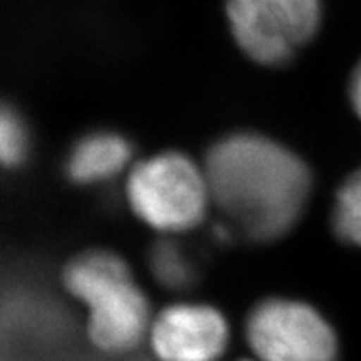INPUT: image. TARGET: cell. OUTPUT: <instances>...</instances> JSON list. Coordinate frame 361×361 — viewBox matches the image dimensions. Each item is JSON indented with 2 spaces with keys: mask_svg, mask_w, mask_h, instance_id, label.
I'll return each mask as SVG.
<instances>
[{
  "mask_svg": "<svg viewBox=\"0 0 361 361\" xmlns=\"http://www.w3.org/2000/svg\"><path fill=\"white\" fill-rule=\"evenodd\" d=\"M246 341L257 361H339L334 326L299 299L259 301L246 319Z\"/></svg>",
  "mask_w": 361,
  "mask_h": 361,
  "instance_id": "obj_5",
  "label": "cell"
},
{
  "mask_svg": "<svg viewBox=\"0 0 361 361\" xmlns=\"http://www.w3.org/2000/svg\"><path fill=\"white\" fill-rule=\"evenodd\" d=\"M229 32L246 57L284 66L316 37L323 0H228Z\"/></svg>",
  "mask_w": 361,
  "mask_h": 361,
  "instance_id": "obj_4",
  "label": "cell"
},
{
  "mask_svg": "<svg viewBox=\"0 0 361 361\" xmlns=\"http://www.w3.org/2000/svg\"><path fill=\"white\" fill-rule=\"evenodd\" d=\"M231 330L219 308L180 301L152 317L147 343L158 361H220Z\"/></svg>",
  "mask_w": 361,
  "mask_h": 361,
  "instance_id": "obj_6",
  "label": "cell"
},
{
  "mask_svg": "<svg viewBox=\"0 0 361 361\" xmlns=\"http://www.w3.org/2000/svg\"><path fill=\"white\" fill-rule=\"evenodd\" d=\"M238 361H257V360H238Z\"/></svg>",
  "mask_w": 361,
  "mask_h": 361,
  "instance_id": "obj_12",
  "label": "cell"
},
{
  "mask_svg": "<svg viewBox=\"0 0 361 361\" xmlns=\"http://www.w3.org/2000/svg\"><path fill=\"white\" fill-rule=\"evenodd\" d=\"M213 206L253 243L286 237L305 215L312 173L301 156L264 134L233 133L204 160Z\"/></svg>",
  "mask_w": 361,
  "mask_h": 361,
  "instance_id": "obj_1",
  "label": "cell"
},
{
  "mask_svg": "<svg viewBox=\"0 0 361 361\" xmlns=\"http://www.w3.org/2000/svg\"><path fill=\"white\" fill-rule=\"evenodd\" d=\"M133 145L127 137L110 130L82 136L66 160V173L79 185L103 183L130 169Z\"/></svg>",
  "mask_w": 361,
  "mask_h": 361,
  "instance_id": "obj_7",
  "label": "cell"
},
{
  "mask_svg": "<svg viewBox=\"0 0 361 361\" xmlns=\"http://www.w3.org/2000/svg\"><path fill=\"white\" fill-rule=\"evenodd\" d=\"M330 222L341 243L361 247V167L339 185Z\"/></svg>",
  "mask_w": 361,
  "mask_h": 361,
  "instance_id": "obj_8",
  "label": "cell"
},
{
  "mask_svg": "<svg viewBox=\"0 0 361 361\" xmlns=\"http://www.w3.org/2000/svg\"><path fill=\"white\" fill-rule=\"evenodd\" d=\"M64 284L87 308V332L94 347L125 354L147 341L154 316L123 257L109 250L81 253L66 266Z\"/></svg>",
  "mask_w": 361,
  "mask_h": 361,
  "instance_id": "obj_2",
  "label": "cell"
},
{
  "mask_svg": "<svg viewBox=\"0 0 361 361\" xmlns=\"http://www.w3.org/2000/svg\"><path fill=\"white\" fill-rule=\"evenodd\" d=\"M348 99H350V105H353L356 116L361 119V59L357 61L353 73H350V81H348Z\"/></svg>",
  "mask_w": 361,
  "mask_h": 361,
  "instance_id": "obj_11",
  "label": "cell"
},
{
  "mask_svg": "<svg viewBox=\"0 0 361 361\" xmlns=\"http://www.w3.org/2000/svg\"><path fill=\"white\" fill-rule=\"evenodd\" d=\"M149 268L158 284L167 290H185L195 281V268L189 257L169 237L151 250Z\"/></svg>",
  "mask_w": 361,
  "mask_h": 361,
  "instance_id": "obj_9",
  "label": "cell"
},
{
  "mask_svg": "<svg viewBox=\"0 0 361 361\" xmlns=\"http://www.w3.org/2000/svg\"><path fill=\"white\" fill-rule=\"evenodd\" d=\"M127 200L143 224L165 237L188 233L206 220L211 189L204 164L164 151L128 169Z\"/></svg>",
  "mask_w": 361,
  "mask_h": 361,
  "instance_id": "obj_3",
  "label": "cell"
},
{
  "mask_svg": "<svg viewBox=\"0 0 361 361\" xmlns=\"http://www.w3.org/2000/svg\"><path fill=\"white\" fill-rule=\"evenodd\" d=\"M30 154V130L23 116L0 101V167L17 169Z\"/></svg>",
  "mask_w": 361,
  "mask_h": 361,
  "instance_id": "obj_10",
  "label": "cell"
}]
</instances>
